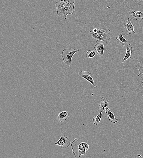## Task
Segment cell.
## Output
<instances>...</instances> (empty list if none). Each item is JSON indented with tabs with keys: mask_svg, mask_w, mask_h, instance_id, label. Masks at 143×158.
<instances>
[{
	"mask_svg": "<svg viewBox=\"0 0 143 158\" xmlns=\"http://www.w3.org/2000/svg\"><path fill=\"white\" fill-rule=\"evenodd\" d=\"M75 0H57L55 5L57 14L65 19L68 15H72L75 10Z\"/></svg>",
	"mask_w": 143,
	"mask_h": 158,
	"instance_id": "1",
	"label": "cell"
},
{
	"mask_svg": "<svg viewBox=\"0 0 143 158\" xmlns=\"http://www.w3.org/2000/svg\"><path fill=\"white\" fill-rule=\"evenodd\" d=\"M90 33V36L96 42L101 40L106 43L111 38V31L103 26L92 29Z\"/></svg>",
	"mask_w": 143,
	"mask_h": 158,
	"instance_id": "2",
	"label": "cell"
},
{
	"mask_svg": "<svg viewBox=\"0 0 143 158\" xmlns=\"http://www.w3.org/2000/svg\"><path fill=\"white\" fill-rule=\"evenodd\" d=\"M72 153L75 157H80L81 155H86L89 149V145L84 142H81L75 139L71 144Z\"/></svg>",
	"mask_w": 143,
	"mask_h": 158,
	"instance_id": "3",
	"label": "cell"
},
{
	"mask_svg": "<svg viewBox=\"0 0 143 158\" xmlns=\"http://www.w3.org/2000/svg\"><path fill=\"white\" fill-rule=\"evenodd\" d=\"M79 51L77 49H72L67 48L64 49L62 52L61 57L62 58L63 62L69 67L72 65V61L73 57L77 52Z\"/></svg>",
	"mask_w": 143,
	"mask_h": 158,
	"instance_id": "4",
	"label": "cell"
},
{
	"mask_svg": "<svg viewBox=\"0 0 143 158\" xmlns=\"http://www.w3.org/2000/svg\"><path fill=\"white\" fill-rule=\"evenodd\" d=\"M78 75L81 78H83L90 83L93 88H96L97 86L96 82L94 81L91 73L88 72L81 71L78 73Z\"/></svg>",
	"mask_w": 143,
	"mask_h": 158,
	"instance_id": "5",
	"label": "cell"
},
{
	"mask_svg": "<svg viewBox=\"0 0 143 158\" xmlns=\"http://www.w3.org/2000/svg\"><path fill=\"white\" fill-rule=\"evenodd\" d=\"M55 144L60 146L62 148H65L70 145L71 141L68 137L64 135L61 137Z\"/></svg>",
	"mask_w": 143,
	"mask_h": 158,
	"instance_id": "6",
	"label": "cell"
},
{
	"mask_svg": "<svg viewBox=\"0 0 143 158\" xmlns=\"http://www.w3.org/2000/svg\"><path fill=\"white\" fill-rule=\"evenodd\" d=\"M94 48L97 55L100 57L104 56L105 48L103 43L99 42L96 43Z\"/></svg>",
	"mask_w": 143,
	"mask_h": 158,
	"instance_id": "7",
	"label": "cell"
},
{
	"mask_svg": "<svg viewBox=\"0 0 143 158\" xmlns=\"http://www.w3.org/2000/svg\"><path fill=\"white\" fill-rule=\"evenodd\" d=\"M125 28L128 34H135V32L134 30L135 26L132 24L131 19L129 18H128L126 22Z\"/></svg>",
	"mask_w": 143,
	"mask_h": 158,
	"instance_id": "8",
	"label": "cell"
},
{
	"mask_svg": "<svg viewBox=\"0 0 143 158\" xmlns=\"http://www.w3.org/2000/svg\"><path fill=\"white\" fill-rule=\"evenodd\" d=\"M129 14L130 18L133 21L143 19V12L132 10L129 12Z\"/></svg>",
	"mask_w": 143,
	"mask_h": 158,
	"instance_id": "9",
	"label": "cell"
},
{
	"mask_svg": "<svg viewBox=\"0 0 143 158\" xmlns=\"http://www.w3.org/2000/svg\"><path fill=\"white\" fill-rule=\"evenodd\" d=\"M133 48L130 44H128L126 47V53L122 63H123L127 60L131 59L132 56Z\"/></svg>",
	"mask_w": 143,
	"mask_h": 158,
	"instance_id": "10",
	"label": "cell"
},
{
	"mask_svg": "<svg viewBox=\"0 0 143 158\" xmlns=\"http://www.w3.org/2000/svg\"><path fill=\"white\" fill-rule=\"evenodd\" d=\"M135 66L139 72L138 76L143 85V58H141L139 62H138L135 65Z\"/></svg>",
	"mask_w": 143,
	"mask_h": 158,
	"instance_id": "11",
	"label": "cell"
},
{
	"mask_svg": "<svg viewBox=\"0 0 143 158\" xmlns=\"http://www.w3.org/2000/svg\"><path fill=\"white\" fill-rule=\"evenodd\" d=\"M110 106L109 101L106 97H104L101 98V101L99 105L100 110L103 112L106 108Z\"/></svg>",
	"mask_w": 143,
	"mask_h": 158,
	"instance_id": "12",
	"label": "cell"
},
{
	"mask_svg": "<svg viewBox=\"0 0 143 158\" xmlns=\"http://www.w3.org/2000/svg\"><path fill=\"white\" fill-rule=\"evenodd\" d=\"M105 112L109 121L112 123L115 124L118 121V119L115 117L114 114L111 112L109 108H107L105 109Z\"/></svg>",
	"mask_w": 143,
	"mask_h": 158,
	"instance_id": "13",
	"label": "cell"
},
{
	"mask_svg": "<svg viewBox=\"0 0 143 158\" xmlns=\"http://www.w3.org/2000/svg\"><path fill=\"white\" fill-rule=\"evenodd\" d=\"M69 116V113L67 111H63L59 114L57 119L59 122H64L68 119Z\"/></svg>",
	"mask_w": 143,
	"mask_h": 158,
	"instance_id": "14",
	"label": "cell"
},
{
	"mask_svg": "<svg viewBox=\"0 0 143 158\" xmlns=\"http://www.w3.org/2000/svg\"><path fill=\"white\" fill-rule=\"evenodd\" d=\"M116 38L120 43L124 46L128 43V41L124 37L122 34H118Z\"/></svg>",
	"mask_w": 143,
	"mask_h": 158,
	"instance_id": "15",
	"label": "cell"
},
{
	"mask_svg": "<svg viewBox=\"0 0 143 158\" xmlns=\"http://www.w3.org/2000/svg\"><path fill=\"white\" fill-rule=\"evenodd\" d=\"M102 111H101L99 115L95 116L93 119V124L95 125H98L101 121L102 118Z\"/></svg>",
	"mask_w": 143,
	"mask_h": 158,
	"instance_id": "16",
	"label": "cell"
},
{
	"mask_svg": "<svg viewBox=\"0 0 143 158\" xmlns=\"http://www.w3.org/2000/svg\"><path fill=\"white\" fill-rule=\"evenodd\" d=\"M96 52L95 50L92 49L88 51L86 53V56L88 58H94L96 55Z\"/></svg>",
	"mask_w": 143,
	"mask_h": 158,
	"instance_id": "17",
	"label": "cell"
}]
</instances>
